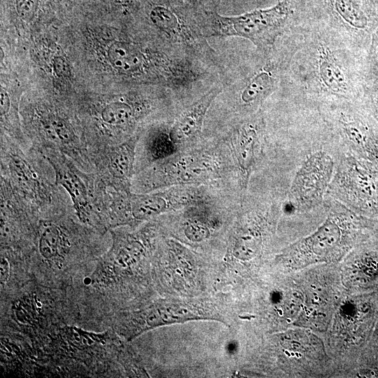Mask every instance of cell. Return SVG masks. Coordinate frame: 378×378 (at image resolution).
I'll return each mask as SVG.
<instances>
[{"label":"cell","mask_w":378,"mask_h":378,"mask_svg":"<svg viewBox=\"0 0 378 378\" xmlns=\"http://www.w3.org/2000/svg\"><path fill=\"white\" fill-rule=\"evenodd\" d=\"M55 171V183L63 187L70 195L74 209L80 220L87 222L90 217V204L88 189L76 169L57 155L46 157Z\"/></svg>","instance_id":"obj_11"},{"label":"cell","mask_w":378,"mask_h":378,"mask_svg":"<svg viewBox=\"0 0 378 378\" xmlns=\"http://www.w3.org/2000/svg\"><path fill=\"white\" fill-rule=\"evenodd\" d=\"M316 108L328 131L341 144V151L378 165V127L359 101L332 102Z\"/></svg>","instance_id":"obj_3"},{"label":"cell","mask_w":378,"mask_h":378,"mask_svg":"<svg viewBox=\"0 0 378 378\" xmlns=\"http://www.w3.org/2000/svg\"><path fill=\"white\" fill-rule=\"evenodd\" d=\"M9 265L8 261L5 258H1V283L5 284L8 276Z\"/></svg>","instance_id":"obj_27"},{"label":"cell","mask_w":378,"mask_h":378,"mask_svg":"<svg viewBox=\"0 0 378 378\" xmlns=\"http://www.w3.org/2000/svg\"><path fill=\"white\" fill-rule=\"evenodd\" d=\"M146 149L150 160L158 161L174 155L177 145L171 139L169 132L159 131L149 139Z\"/></svg>","instance_id":"obj_20"},{"label":"cell","mask_w":378,"mask_h":378,"mask_svg":"<svg viewBox=\"0 0 378 378\" xmlns=\"http://www.w3.org/2000/svg\"><path fill=\"white\" fill-rule=\"evenodd\" d=\"M150 18L156 27L172 35L181 34L177 17L167 8L160 6L154 7L150 13Z\"/></svg>","instance_id":"obj_21"},{"label":"cell","mask_w":378,"mask_h":378,"mask_svg":"<svg viewBox=\"0 0 378 378\" xmlns=\"http://www.w3.org/2000/svg\"><path fill=\"white\" fill-rule=\"evenodd\" d=\"M192 217L188 220L186 224L185 233L186 237L190 240L200 241L209 235L208 226L205 224L202 217Z\"/></svg>","instance_id":"obj_23"},{"label":"cell","mask_w":378,"mask_h":378,"mask_svg":"<svg viewBox=\"0 0 378 378\" xmlns=\"http://www.w3.org/2000/svg\"><path fill=\"white\" fill-rule=\"evenodd\" d=\"M9 168L13 177L29 191L36 192L38 180L31 165L22 156L13 154L9 160Z\"/></svg>","instance_id":"obj_18"},{"label":"cell","mask_w":378,"mask_h":378,"mask_svg":"<svg viewBox=\"0 0 378 378\" xmlns=\"http://www.w3.org/2000/svg\"><path fill=\"white\" fill-rule=\"evenodd\" d=\"M325 222L313 234L284 249L282 260L290 267L337 260L359 241L363 231L377 220L358 214L327 196Z\"/></svg>","instance_id":"obj_2"},{"label":"cell","mask_w":378,"mask_h":378,"mask_svg":"<svg viewBox=\"0 0 378 378\" xmlns=\"http://www.w3.org/2000/svg\"><path fill=\"white\" fill-rule=\"evenodd\" d=\"M46 126L48 132L61 143L70 144L76 138L70 124L59 116L52 115L49 118Z\"/></svg>","instance_id":"obj_22"},{"label":"cell","mask_w":378,"mask_h":378,"mask_svg":"<svg viewBox=\"0 0 378 378\" xmlns=\"http://www.w3.org/2000/svg\"><path fill=\"white\" fill-rule=\"evenodd\" d=\"M289 48V80L308 100L319 105L359 101L360 73L354 48L327 24L299 30Z\"/></svg>","instance_id":"obj_1"},{"label":"cell","mask_w":378,"mask_h":378,"mask_svg":"<svg viewBox=\"0 0 378 378\" xmlns=\"http://www.w3.org/2000/svg\"><path fill=\"white\" fill-rule=\"evenodd\" d=\"M16 10L20 18L26 22L31 21L37 13L39 0H15Z\"/></svg>","instance_id":"obj_25"},{"label":"cell","mask_w":378,"mask_h":378,"mask_svg":"<svg viewBox=\"0 0 378 378\" xmlns=\"http://www.w3.org/2000/svg\"><path fill=\"white\" fill-rule=\"evenodd\" d=\"M195 197L186 192L171 194L160 192L148 194L129 195V205L132 218L144 221L156 217L173 208L190 204Z\"/></svg>","instance_id":"obj_10"},{"label":"cell","mask_w":378,"mask_h":378,"mask_svg":"<svg viewBox=\"0 0 378 378\" xmlns=\"http://www.w3.org/2000/svg\"><path fill=\"white\" fill-rule=\"evenodd\" d=\"M38 251L47 261L59 264L67 254L70 244L62 228L54 223L42 224L38 236Z\"/></svg>","instance_id":"obj_15"},{"label":"cell","mask_w":378,"mask_h":378,"mask_svg":"<svg viewBox=\"0 0 378 378\" xmlns=\"http://www.w3.org/2000/svg\"><path fill=\"white\" fill-rule=\"evenodd\" d=\"M107 54L112 66L121 74H139L146 67V59L144 55L132 43L114 42L109 46Z\"/></svg>","instance_id":"obj_16"},{"label":"cell","mask_w":378,"mask_h":378,"mask_svg":"<svg viewBox=\"0 0 378 378\" xmlns=\"http://www.w3.org/2000/svg\"><path fill=\"white\" fill-rule=\"evenodd\" d=\"M365 105L367 111L378 123V83L363 89Z\"/></svg>","instance_id":"obj_24"},{"label":"cell","mask_w":378,"mask_h":378,"mask_svg":"<svg viewBox=\"0 0 378 378\" xmlns=\"http://www.w3.org/2000/svg\"><path fill=\"white\" fill-rule=\"evenodd\" d=\"M277 66L271 62L259 68L246 80L240 94L242 105L255 108L276 90L279 78Z\"/></svg>","instance_id":"obj_14"},{"label":"cell","mask_w":378,"mask_h":378,"mask_svg":"<svg viewBox=\"0 0 378 378\" xmlns=\"http://www.w3.org/2000/svg\"><path fill=\"white\" fill-rule=\"evenodd\" d=\"M335 159L327 196L358 214L378 218V165L340 150Z\"/></svg>","instance_id":"obj_4"},{"label":"cell","mask_w":378,"mask_h":378,"mask_svg":"<svg viewBox=\"0 0 378 378\" xmlns=\"http://www.w3.org/2000/svg\"><path fill=\"white\" fill-rule=\"evenodd\" d=\"M220 91L219 88L211 90L178 116L169 130L171 139L177 146L188 141L201 131L205 115Z\"/></svg>","instance_id":"obj_12"},{"label":"cell","mask_w":378,"mask_h":378,"mask_svg":"<svg viewBox=\"0 0 378 378\" xmlns=\"http://www.w3.org/2000/svg\"><path fill=\"white\" fill-rule=\"evenodd\" d=\"M335 157L323 150L309 155L291 181L281 210L295 213L311 211L327 204V192L335 165Z\"/></svg>","instance_id":"obj_6"},{"label":"cell","mask_w":378,"mask_h":378,"mask_svg":"<svg viewBox=\"0 0 378 378\" xmlns=\"http://www.w3.org/2000/svg\"><path fill=\"white\" fill-rule=\"evenodd\" d=\"M294 13L293 0H282L265 9L236 16L214 15L210 35L237 36L253 43L265 55L276 50V43L286 32Z\"/></svg>","instance_id":"obj_5"},{"label":"cell","mask_w":378,"mask_h":378,"mask_svg":"<svg viewBox=\"0 0 378 378\" xmlns=\"http://www.w3.org/2000/svg\"><path fill=\"white\" fill-rule=\"evenodd\" d=\"M329 16L327 24L353 48L371 27L362 0H323Z\"/></svg>","instance_id":"obj_7"},{"label":"cell","mask_w":378,"mask_h":378,"mask_svg":"<svg viewBox=\"0 0 378 378\" xmlns=\"http://www.w3.org/2000/svg\"><path fill=\"white\" fill-rule=\"evenodd\" d=\"M1 115H5L10 108V98L8 93L4 90H1Z\"/></svg>","instance_id":"obj_26"},{"label":"cell","mask_w":378,"mask_h":378,"mask_svg":"<svg viewBox=\"0 0 378 378\" xmlns=\"http://www.w3.org/2000/svg\"><path fill=\"white\" fill-rule=\"evenodd\" d=\"M135 139L111 148L107 157V167L111 176L122 182L132 177L135 155Z\"/></svg>","instance_id":"obj_17"},{"label":"cell","mask_w":378,"mask_h":378,"mask_svg":"<svg viewBox=\"0 0 378 378\" xmlns=\"http://www.w3.org/2000/svg\"><path fill=\"white\" fill-rule=\"evenodd\" d=\"M262 127V119L255 115L241 125L233 139L234 154L244 187L261 155Z\"/></svg>","instance_id":"obj_9"},{"label":"cell","mask_w":378,"mask_h":378,"mask_svg":"<svg viewBox=\"0 0 378 378\" xmlns=\"http://www.w3.org/2000/svg\"><path fill=\"white\" fill-rule=\"evenodd\" d=\"M190 306L178 303H162L153 305L141 312L139 324L135 328L132 337L150 328L186 321L207 318L200 312Z\"/></svg>","instance_id":"obj_13"},{"label":"cell","mask_w":378,"mask_h":378,"mask_svg":"<svg viewBox=\"0 0 378 378\" xmlns=\"http://www.w3.org/2000/svg\"><path fill=\"white\" fill-rule=\"evenodd\" d=\"M134 111L129 104L113 102L106 104L101 111V118L111 126H126L132 122Z\"/></svg>","instance_id":"obj_19"},{"label":"cell","mask_w":378,"mask_h":378,"mask_svg":"<svg viewBox=\"0 0 378 378\" xmlns=\"http://www.w3.org/2000/svg\"><path fill=\"white\" fill-rule=\"evenodd\" d=\"M173 155L164 159L167 161L157 169L160 178L158 186L200 183L214 172V162L205 156L195 153Z\"/></svg>","instance_id":"obj_8"}]
</instances>
